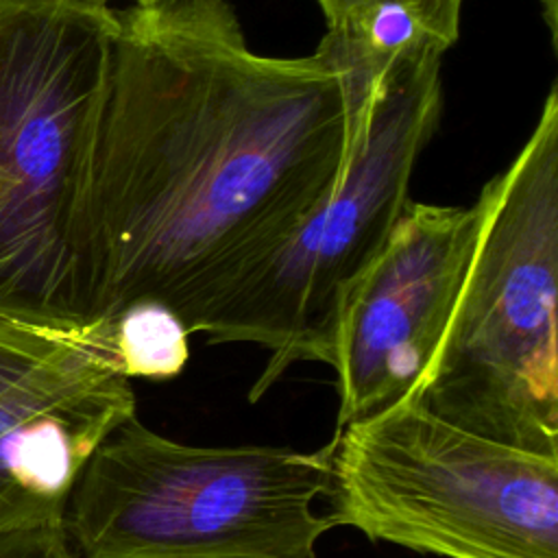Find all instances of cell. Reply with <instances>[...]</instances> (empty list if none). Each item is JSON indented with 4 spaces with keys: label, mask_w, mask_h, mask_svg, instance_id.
Returning a JSON list of instances; mask_svg holds the SVG:
<instances>
[{
    "label": "cell",
    "mask_w": 558,
    "mask_h": 558,
    "mask_svg": "<svg viewBox=\"0 0 558 558\" xmlns=\"http://www.w3.org/2000/svg\"><path fill=\"white\" fill-rule=\"evenodd\" d=\"M357 116L325 37L266 57L227 0L116 11L81 225L89 325L157 301L198 333L336 187Z\"/></svg>",
    "instance_id": "cell-1"
},
{
    "label": "cell",
    "mask_w": 558,
    "mask_h": 558,
    "mask_svg": "<svg viewBox=\"0 0 558 558\" xmlns=\"http://www.w3.org/2000/svg\"><path fill=\"white\" fill-rule=\"evenodd\" d=\"M116 9L0 0V316L89 325L83 207Z\"/></svg>",
    "instance_id": "cell-2"
},
{
    "label": "cell",
    "mask_w": 558,
    "mask_h": 558,
    "mask_svg": "<svg viewBox=\"0 0 558 558\" xmlns=\"http://www.w3.org/2000/svg\"><path fill=\"white\" fill-rule=\"evenodd\" d=\"M477 235L421 397L453 425L558 458V92L475 201Z\"/></svg>",
    "instance_id": "cell-3"
},
{
    "label": "cell",
    "mask_w": 558,
    "mask_h": 558,
    "mask_svg": "<svg viewBox=\"0 0 558 558\" xmlns=\"http://www.w3.org/2000/svg\"><path fill=\"white\" fill-rule=\"evenodd\" d=\"M329 488L331 442L187 445L131 416L85 462L63 523L78 558H316Z\"/></svg>",
    "instance_id": "cell-4"
},
{
    "label": "cell",
    "mask_w": 558,
    "mask_h": 558,
    "mask_svg": "<svg viewBox=\"0 0 558 558\" xmlns=\"http://www.w3.org/2000/svg\"><path fill=\"white\" fill-rule=\"evenodd\" d=\"M440 57L427 50L401 59L377 78L336 187L203 318L198 333L209 342L270 351L251 401L299 362L331 364L349 296L403 214L414 163L438 126Z\"/></svg>",
    "instance_id": "cell-5"
},
{
    "label": "cell",
    "mask_w": 558,
    "mask_h": 558,
    "mask_svg": "<svg viewBox=\"0 0 558 558\" xmlns=\"http://www.w3.org/2000/svg\"><path fill=\"white\" fill-rule=\"evenodd\" d=\"M333 525L445 558H558V458L449 423L410 395L336 427Z\"/></svg>",
    "instance_id": "cell-6"
},
{
    "label": "cell",
    "mask_w": 558,
    "mask_h": 558,
    "mask_svg": "<svg viewBox=\"0 0 558 558\" xmlns=\"http://www.w3.org/2000/svg\"><path fill=\"white\" fill-rule=\"evenodd\" d=\"M135 416L105 323L0 316V534L61 521L96 447Z\"/></svg>",
    "instance_id": "cell-7"
},
{
    "label": "cell",
    "mask_w": 558,
    "mask_h": 558,
    "mask_svg": "<svg viewBox=\"0 0 558 558\" xmlns=\"http://www.w3.org/2000/svg\"><path fill=\"white\" fill-rule=\"evenodd\" d=\"M477 235V207L408 201L340 318L336 427L421 395Z\"/></svg>",
    "instance_id": "cell-8"
},
{
    "label": "cell",
    "mask_w": 558,
    "mask_h": 558,
    "mask_svg": "<svg viewBox=\"0 0 558 558\" xmlns=\"http://www.w3.org/2000/svg\"><path fill=\"white\" fill-rule=\"evenodd\" d=\"M462 0H362L340 26L327 28L353 107L360 111L377 78L397 61L458 39Z\"/></svg>",
    "instance_id": "cell-9"
},
{
    "label": "cell",
    "mask_w": 558,
    "mask_h": 558,
    "mask_svg": "<svg viewBox=\"0 0 558 558\" xmlns=\"http://www.w3.org/2000/svg\"><path fill=\"white\" fill-rule=\"evenodd\" d=\"M122 373L150 381L177 377L190 360V329L166 305L135 301L105 323Z\"/></svg>",
    "instance_id": "cell-10"
},
{
    "label": "cell",
    "mask_w": 558,
    "mask_h": 558,
    "mask_svg": "<svg viewBox=\"0 0 558 558\" xmlns=\"http://www.w3.org/2000/svg\"><path fill=\"white\" fill-rule=\"evenodd\" d=\"M0 558H78L63 519L0 534Z\"/></svg>",
    "instance_id": "cell-11"
},
{
    "label": "cell",
    "mask_w": 558,
    "mask_h": 558,
    "mask_svg": "<svg viewBox=\"0 0 558 558\" xmlns=\"http://www.w3.org/2000/svg\"><path fill=\"white\" fill-rule=\"evenodd\" d=\"M320 4V11L327 20V28H336L342 24V20L349 15V11L360 4L362 0H316Z\"/></svg>",
    "instance_id": "cell-12"
},
{
    "label": "cell",
    "mask_w": 558,
    "mask_h": 558,
    "mask_svg": "<svg viewBox=\"0 0 558 558\" xmlns=\"http://www.w3.org/2000/svg\"><path fill=\"white\" fill-rule=\"evenodd\" d=\"M543 7H545V20H547V26L551 31V37L556 39V33H558V24H556V17H558V0H541Z\"/></svg>",
    "instance_id": "cell-13"
},
{
    "label": "cell",
    "mask_w": 558,
    "mask_h": 558,
    "mask_svg": "<svg viewBox=\"0 0 558 558\" xmlns=\"http://www.w3.org/2000/svg\"><path fill=\"white\" fill-rule=\"evenodd\" d=\"M61 2H83V4H107L109 0H61ZM135 2V0H133Z\"/></svg>",
    "instance_id": "cell-14"
},
{
    "label": "cell",
    "mask_w": 558,
    "mask_h": 558,
    "mask_svg": "<svg viewBox=\"0 0 558 558\" xmlns=\"http://www.w3.org/2000/svg\"><path fill=\"white\" fill-rule=\"evenodd\" d=\"M135 2H153V0H135Z\"/></svg>",
    "instance_id": "cell-15"
}]
</instances>
